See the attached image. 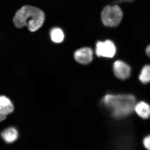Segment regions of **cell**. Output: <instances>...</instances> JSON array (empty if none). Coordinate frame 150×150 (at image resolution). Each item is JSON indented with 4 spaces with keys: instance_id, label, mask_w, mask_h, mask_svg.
Listing matches in <instances>:
<instances>
[{
    "instance_id": "obj_1",
    "label": "cell",
    "mask_w": 150,
    "mask_h": 150,
    "mask_svg": "<svg viewBox=\"0 0 150 150\" xmlns=\"http://www.w3.org/2000/svg\"><path fill=\"white\" fill-rule=\"evenodd\" d=\"M136 102V98L130 94H107L102 100L103 106L117 119H123L131 114L134 111Z\"/></svg>"
},
{
    "instance_id": "obj_2",
    "label": "cell",
    "mask_w": 150,
    "mask_h": 150,
    "mask_svg": "<svg viewBox=\"0 0 150 150\" xmlns=\"http://www.w3.org/2000/svg\"><path fill=\"white\" fill-rule=\"evenodd\" d=\"M45 14L40 9L30 6H24L16 12L13 19L16 27L20 28L27 26L31 32H35L43 25Z\"/></svg>"
},
{
    "instance_id": "obj_3",
    "label": "cell",
    "mask_w": 150,
    "mask_h": 150,
    "mask_svg": "<svg viewBox=\"0 0 150 150\" xmlns=\"http://www.w3.org/2000/svg\"><path fill=\"white\" fill-rule=\"evenodd\" d=\"M103 24L109 27H115L121 22L123 17V12L117 6H107L101 15Z\"/></svg>"
},
{
    "instance_id": "obj_4",
    "label": "cell",
    "mask_w": 150,
    "mask_h": 150,
    "mask_svg": "<svg viewBox=\"0 0 150 150\" xmlns=\"http://www.w3.org/2000/svg\"><path fill=\"white\" fill-rule=\"evenodd\" d=\"M116 52V47L111 40L98 41L96 43V54L98 57L111 59L115 56Z\"/></svg>"
},
{
    "instance_id": "obj_5",
    "label": "cell",
    "mask_w": 150,
    "mask_h": 150,
    "mask_svg": "<svg viewBox=\"0 0 150 150\" xmlns=\"http://www.w3.org/2000/svg\"><path fill=\"white\" fill-rule=\"evenodd\" d=\"M112 70L115 77L121 80L127 79L131 76V67L126 62L121 60H117L114 62Z\"/></svg>"
},
{
    "instance_id": "obj_6",
    "label": "cell",
    "mask_w": 150,
    "mask_h": 150,
    "mask_svg": "<svg viewBox=\"0 0 150 150\" xmlns=\"http://www.w3.org/2000/svg\"><path fill=\"white\" fill-rule=\"evenodd\" d=\"M74 58L76 61L80 64H88L92 61L93 52L91 48L88 47L80 48L75 52Z\"/></svg>"
},
{
    "instance_id": "obj_7",
    "label": "cell",
    "mask_w": 150,
    "mask_h": 150,
    "mask_svg": "<svg viewBox=\"0 0 150 150\" xmlns=\"http://www.w3.org/2000/svg\"><path fill=\"white\" fill-rule=\"evenodd\" d=\"M134 111L142 119H147L150 117V105L145 101H141L136 103Z\"/></svg>"
},
{
    "instance_id": "obj_8",
    "label": "cell",
    "mask_w": 150,
    "mask_h": 150,
    "mask_svg": "<svg viewBox=\"0 0 150 150\" xmlns=\"http://www.w3.org/2000/svg\"><path fill=\"white\" fill-rule=\"evenodd\" d=\"M13 105L7 97L1 96L0 98V113L7 115L13 112Z\"/></svg>"
},
{
    "instance_id": "obj_9",
    "label": "cell",
    "mask_w": 150,
    "mask_h": 150,
    "mask_svg": "<svg viewBox=\"0 0 150 150\" xmlns=\"http://www.w3.org/2000/svg\"><path fill=\"white\" fill-rule=\"evenodd\" d=\"M17 130L13 127H10L4 130L1 136L3 140L8 144H11L15 142L18 137Z\"/></svg>"
},
{
    "instance_id": "obj_10",
    "label": "cell",
    "mask_w": 150,
    "mask_h": 150,
    "mask_svg": "<svg viewBox=\"0 0 150 150\" xmlns=\"http://www.w3.org/2000/svg\"><path fill=\"white\" fill-rule=\"evenodd\" d=\"M139 78L142 83L146 84L150 83V65H146L143 67Z\"/></svg>"
},
{
    "instance_id": "obj_11",
    "label": "cell",
    "mask_w": 150,
    "mask_h": 150,
    "mask_svg": "<svg viewBox=\"0 0 150 150\" xmlns=\"http://www.w3.org/2000/svg\"><path fill=\"white\" fill-rule=\"evenodd\" d=\"M51 40L54 43H60L64 40V35L62 29L56 28L51 30Z\"/></svg>"
},
{
    "instance_id": "obj_12",
    "label": "cell",
    "mask_w": 150,
    "mask_h": 150,
    "mask_svg": "<svg viewBox=\"0 0 150 150\" xmlns=\"http://www.w3.org/2000/svg\"><path fill=\"white\" fill-rule=\"evenodd\" d=\"M144 146L147 150H150V134L146 136L143 140Z\"/></svg>"
},
{
    "instance_id": "obj_13",
    "label": "cell",
    "mask_w": 150,
    "mask_h": 150,
    "mask_svg": "<svg viewBox=\"0 0 150 150\" xmlns=\"http://www.w3.org/2000/svg\"><path fill=\"white\" fill-rule=\"evenodd\" d=\"M146 53L148 56L150 58V45L147 47L146 49Z\"/></svg>"
},
{
    "instance_id": "obj_14",
    "label": "cell",
    "mask_w": 150,
    "mask_h": 150,
    "mask_svg": "<svg viewBox=\"0 0 150 150\" xmlns=\"http://www.w3.org/2000/svg\"><path fill=\"white\" fill-rule=\"evenodd\" d=\"M0 120L1 121H2L3 120H4L5 119H6V115H1H1H0Z\"/></svg>"
},
{
    "instance_id": "obj_15",
    "label": "cell",
    "mask_w": 150,
    "mask_h": 150,
    "mask_svg": "<svg viewBox=\"0 0 150 150\" xmlns=\"http://www.w3.org/2000/svg\"><path fill=\"white\" fill-rule=\"evenodd\" d=\"M126 1H130V0H126Z\"/></svg>"
}]
</instances>
